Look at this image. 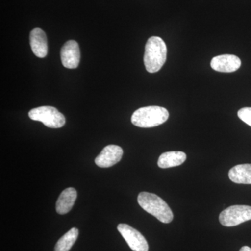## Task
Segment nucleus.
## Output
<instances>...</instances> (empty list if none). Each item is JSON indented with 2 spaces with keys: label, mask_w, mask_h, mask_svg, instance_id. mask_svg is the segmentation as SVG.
<instances>
[{
  "label": "nucleus",
  "mask_w": 251,
  "mask_h": 251,
  "mask_svg": "<svg viewBox=\"0 0 251 251\" xmlns=\"http://www.w3.org/2000/svg\"><path fill=\"white\" fill-rule=\"evenodd\" d=\"M167 59L166 43L158 36H151L145 46L144 64L149 73L153 74L161 70Z\"/></svg>",
  "instance_id": "obj_1"
},
{
  "label": "nucleus",
  "mask_w": 251,
  "mask_h": 251,
  "mask_svg": "<svg viewBox=\"0 0 251 251\" xmlns=\"http://www.w3.org/2000/svg\"><path fill=\"white\" fill-rule=\"evenodd\" d=\"M138 202L144 210L163 224H170L173 221V211L166 201L159 196L153 193L141 192L138 195Z\"/></svg>",
  "instance_id": "obj_2"
},
{
  "label": "nucleus",
  "mask_w": 251,
  "mask_h": 251,
  "mask_svg": "<svg viewBox=\"0 0 251 251\" xmlns=\"http://www.w3.org/2000/svg\"><path fill=\"white\" fill-rule=\"evenodd\" d=\"M168 117L169 112L167 109L160 106H147L133 112L131 122L140 128H152L163 125Z\"/></svg>",
  "instance_id": "obj_3"
},
{
  "label": "nucleus",
  "mask_w": 251,
  "mask_h": 251,
  "mask_svg": "<svg viewBox=\"0 0 251 251\" xmlns=\"http://www.w3.org/2000/svg\"><path fill=\"white\" fill-rule=\"evenodd\" d=\"M29 117L34 121L42 122L51 128H62L66 123L65 117L57 108L52 106H41L29 112Z\"/></svg>",
  "instance_id": "obj_4"
},
{
  "label": "nucleus",
  "mask_w": 251,
  "mask_h": 251,
  "mask_svg": "<svg viewBox=\"0 0 251 251\" xmlns=\"http://www.w3.org/2000/svg\"><path fill=\"white\" fill-rule=\"evenodd\" d=\"M251 220V206L233 205L229 206L220 214L219 221L226 227H234Z\"/></svg>",
  "instance_id": "obj_5"
},
{
  "label": "nucleus",
  "mask_w": 251,
  "mask_h": 251,
  "mask_svg": "<svg viewBox=\"0 0 251 251\" xmlns=\"http://www.w3.org/2000/svg\"><path fill=\"white\" fill-rule=\"evenodd\" d=\"M120 233L125 239L130 249L134 251H148L149 245L145 237L139 231L125 224H120L117 226Z\"/></svg>",
  "instance_id": "obj_6"
},
{
  "label": "nucleus",
  "mask_w": 251,
  "mask_h": 251,
  "mask_svg": "<svg viewBox=\"0 0 251 251\" xmlns=\"http://www.w3.org/2000/svg\"><path fill=\"white\" fill-rule=\"evenodd\" d=\"M123 153V150L118 145H108L95 158L96 165L100 168H110L121 161Z\"/></svg>",
  "instance_id": "obj_7"
},
{
  "label": "nucleus",
  "mask_w": 251,
  "mask_h": 251,
  "mask_svg": "<svg viewBox=\"0 0 251 251\" xmlns=\"http://www.w3.org/2000/svg\"><path fill=\"white\" fill-rule=\"evenodd\" d=\"M61 59L64 67L76 69L80 60V51L78 44L74 40L68 41L61 49Z\"/></svg>",
  "instance_id": "obj_8"
},
{
  "label": "nucleus",
  "mask_w": 251,
  "mask_h": 251,
  "mask_svg": "<svg viewBox=\"0 0 251 251\" xmlns=\"http://www.w3.org/2000/svg\"><path fill=\"white\" fill-rule=\"evenodd\" d=\"M242 65V61L234 54H221L211 59V67L214 71L223 73L236 72Z\"/></svg>",
  "instance_id": "obj_9"
},
{
  "label": "nucleus",
  "mask_w": 251,
  "mask_h": 251,
  "mask_svg": "<svg viewBox=\"0 0 251 251\" xmlns=\"http://www.w3.org/2000/svg\"><path fill=\"white\" fill-rule=\"evenodd\" d=\"M30 46L33 53L39 58H44L48 54V41L45 31L35 28L29 35Z\"/></svg>",
  "instance_id": "obj_10"
},
{
  "label": "nucleus",
  "mask_w": 251,
  "mask_h": 251,
  "mask_svg": "<svg viewBox=\"0 0 251 251\" xmlns=\"http://www.w3.org/2000/svg\"><path fill=\"white\" fill-rule=\"evenodd\" d=\"M77 198V191L75 188H67L61 193L56 202L57 214L64 215L72 210Z\"/></svg>",
  "instance_id": "obj_11"
},
{
  "label": "nucleus",
  "mask_w": 251,
  "mask_h": 251,
  "mask_svg": "<svg viewBox=\"0 0 251 251\" xmlns=\"http://www.w3.org/2000/svg\"><path fill=\"white\" fill-rule=\"evenodd\" d=\"M186 160V154L183 151H168L162 153L158 158V166L161 168H170L183 164Z\"/></svg>",
  "instance_id": "obj_12"
},
{
  "label": "nucleus",
  "mask_w": 251,
  "mask_h": 251,
  "mask_svg": "<svg viewBox=\"0 0 251 251\" xmlns=\"http://www.w3.org/2000/svg\"><path fill=\"white\" fill-rule=\"evenodd\" d=\"M229 179L239 184H251V164H240L231 168Z\"/></svg>",
  "instance_id": "obj_13"
},
{
  "label": "nucleus",
  "mask_w": 251,
  "mask_h": 251,
  "mask_svg": "<svg viewBox=\"0 0 251 251\" xmlns=\"http://www.w3.org/2000/svg\"><path fill=\"white\" fill-rule=\"evenodd\" d=\"M79 231L75 227H73L67 233L64 234L54 247V251H69L76 242Z\"/></svg>",
  "instance_id": "obj_14"
},
{
  "label": "nucleus",
  "mask_w": 251,
  "mask_h": 251,
  "mask_svg": "<svg viewBox=\"0 0 251 251\" xmlns=\"http://www.w3.org/2000/svg\"><path fill=\"white\" fill-rule=\"evenodd\" d=\"M238 117L247 125L251 126V108H243L238 111Z\"/></svg>",
  "instance_id": "obj_15"
},
{
  "label": "nucleus",
  "mask_w": 251,
  "mask_h": 251,
  "mask_svg": "<svg viewBox=\"0 0 251 251\" xmlns=\"http://www.w3.org/2000/svg\"><path fill=\"white\" fill-rule=\"evenodd\" d=\"M239 251H251V249L249 247H243Z\"/></svg>",
  "instance_id": "obj_16"
}]
</instances>
